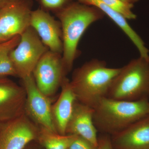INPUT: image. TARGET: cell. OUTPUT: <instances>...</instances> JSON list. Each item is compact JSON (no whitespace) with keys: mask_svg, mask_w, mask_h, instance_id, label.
<instances>
[{"mask_svg":"<svg viewBox=\"0 0 149 149\" xmlns=\"http://www.w3.org/2000/svg\"><path fill=\"white\" fill-rule=\"evenodd\" d=\"M16 1L17 0H0V9Z\"/></svg>","mask_w":149,"mask_h":149,"instance_id":"obj_22","label":"cell"},{"mask_svg":"<svg viewBox=\"0 0 149 149\" xmlns=\"http://www.w3.org/2000/svg\"><path fill=\"white\" fill-rule=\"evenodd\" d=\"M32 75L40 91L47 97L52 96L66 77L62 55L47 51L40 59Z\"/></svg>","mask_w":149,"mask_h":149,"instance_id":"obj_6","label":"cell"},{"mask_svg":"<svg viewBox=\"0 0 149 149\" xmlns=\"http://www.w3.org/2000/svg\"><path fill=\"white\" fill-rule=\"evenodd\" d=\"M26 93L6 77H0V123L17 118L25 113Z\"/></svg>","mask_w":149,"mask_h":149,"instance_id":"obj_10","label":"cell"},{"mask_svg":"<svg viewBox=\"0 0 149 149\" xmlns=\"http://www.w3.org/2000/svg\"><path fill=\"white\" fill-rule=\"evenodd\" d=\"M30 26L37 33L49 50L62 55L63 50L62 33L59 21L42 9L32 10Z\"/></svg>","mask_w":149,"mask_h":149,"instance_id":"obj_11","label":"cell"},{"mask_svg":"<svg viewBox=\"0 0 149 149\" xmlns=\"http://www.w3.org/2000/svg\"><path fill=\"white\" fill-rule=\"evenodd\" d=\"M74 1L75 0H40L44 8L56 13Z\"/></svg>","mask_w":149,"mask_h":149,"instance_id":"obj_19","label":"cell"},{"mask_svg":"<svg viewBox=\"0 0 149 149\" xmlns=\"http://www.w3.org/2000/svg\"><path fill=\"white\" fill-rule=\"evenodd\" d=\"M108 6L119 14L127 20L136 19L137 15L132 11L134 5L122 0H102Z\"/></svg>","mask_w":149,"mask_h":149,"instance_id":"obj_18","label":"cell"},{"mask_svg":"<svg viewBox=\"0 0 149 149\" xmlns=\"http://www.w3.org/2000/svg\"><path fill=\"white\" fill-rule=\"evenodd\" d=\"M20 39V36H17L0 43V77L17 76L10 55L12 50L18 45Z\"/></svg>","mask_w":149,"mask_h":149,"instance_id":"obj_17","label":"cell"},{"mask_svg":"<svg viewBox=\"0 0 149 149\" xmlns=\"http://www.w3.org/2000/svg\"><path fill=\"white\" fill-rule=\"evenodd\" d=\"M48 50L35 30L28 27L10 55L17 76L23 79L32 75L40 59Z\"/></svg>","mask_w":149,"mask_h":149,"instance_id":"obj_5","label":"cell"},{"mask_svg":"<svg viewBox=\"0 0 149 149\" xmlns=\"http://www.w3.org/2000/svg\"><path fill=\"white\" fill-rule=\"evenodd\" d=\"M112 136L114 149H149V115Z\"/></svg>","mask_w":149,"mask_h":149,"instance_id":"obj_13","label":"cell"},{"mask_svg":"<svg viewBox=\"0 0 149 149\" xmlns=\"http://www.w3.org/2000/svg\"><path fill=\"white\" fill-rule=\"evenodd\" d=\"M120 70L108 67L105 62L98 59L87 62L75 69L70 83L77 100L94 108L107 97Z\"/></svg>","mask_w":149,"mask_h":149,"instance_id":"obj_2","label":"cell"},{"mask_svg":"<svg viewBox=\"0 0 149 149\" xmlns=\"http://www.w3.org/2000/svg\"><path fill=\"white\" fill-rule=\"evenodd\" d=\"M97 148L86 139L77 136L68 149H97Z\"/></svg>","mask_w":149,"mask_h":149,"instance_id":"obj_20","label":"cell"},{"mask_svg":"<svg viewBox=\"0 0 149 149\" xmlns=\"http://www.w3.org/2000/svg\"><path fill=\"white\" fill-rule=\"evenodd\" d=\"M97 130L114 135L149 115V100L136 101L102 98L94 108Z\"/></svg>","mask_w":149,"mask_h":149,"instance_id":"obj_3","label":"cell"},{"mask_svg":"<svg viewBox=\"0 0 149 149\" xmlns=\"http://www.w3.org/2000/svg\"><path fill=\"white\" fill-rule=\"evenodd\" d=\"M78 2L93 6L102 11L112 21L116 24L128 37L138 49L140 56L149 59V50L145 43L137 32L128 24L127 19L119 14L110 8L102 0H75Z\"/></svg>","mask_w":149,"mask_h":149,"instance_id":"obj_15","label":"cell"},{"mask_svg":"<svg viewBox=\"0 0 149 149\" xmlns=\"http://www.w3.org/2000/svg\"><path fill=\"white\" fill-rule=\"evenodd\" d=\"M97 149H114L111 140L107 136H104L98 139V145Z\"/></svg>","mask_w":149,"mask_h":149,"instance_id":"obj_21","label":"cell"},{"mask_svg":"<svg viewBox=\"0 0 149 149\" xmlns=\"http://www.w3.org/2000/svg\"><path fill=\"white\" fill-rule=\"evenodd\" d=\"M123 1L125 2V3H127L133 5L136 3L138 2L140 0H122Z\"/></svg>","mask_w":149,"mask_h":149,"instance_id":"obj_23","label":"cell"},{"mask_svg":"<svg viewBox=\"0 0 149 149\" xmlns=\"http://www.w3.org/2000/svg\"><path fill=\"white\" fill-rule=\"evenodd\" d=\"M93 108L77 101L74 104L71 118L68 123L66 134L80 136L97 148V130L93 120Z\"/></svg>","mask_w":149,"mask_h":149,"instance_id":"obj_12","label":"cell"},{"mask_svg":"<svg viewBox=\"0 0 149 149\" xmlns=\"http://www.w3.org/2000/svg\"><path fill=\"white\" fill-rule=\"evenodd\" d=\"M32 11L27 0H17L0 9V43L20 36L30 27Z\"/></svg>","mask_w":149,"mask_h":149,"instance_id":"obj_8","label":"cell"},{"mask_svg":"<svg viewBox=\"0 0 149 149\" xmlns=\"http://www.w3.org/2000/svg\"><path fill=\"white\" fill-rule=\"evenodd\" d=\"M61 91L56 102L52 106L54 123L58 134L66 135L68 123L71 118L77 98L72 90L70 80L66 77L62 83Z\"/></svg>","mask_w":149,"mask_h":149,"instance_id":"obj_14","label":"cell"},{"mask_svg":"<svg viewBox=\"0 0 149 149\" xmlns=\"http://www.w3.org/2000/svg\"><path fill=\"white\" fill-rule=\"evenodd\" d=\"M38 128L25 114L0 123V149H23L38 136Z\"/></svg>","mask_w":149,"mask_h":149,"instance_id":"obj_9","label":"cell"},{"mask_svg":"<svg viewBox=\"0 0 149 149\" xmlns=\"http://www.w3.org/2000/svg\"><path fill=\"white\" fill-rule=\"evenodd\" d=\"M22 80L26 93L25 114L40 127L58 133L54 123L49 97L37 88L32 74Z\"/></svg>","mask_w":149,"mask_h":149,"instance_id":"obj_7","label":"cell"},{"mask_svg":"<svg viewBox=\"0 0 149 149\" xmlns=\"http://www.w3.org/2000/svg\"><path fill=\"white\" fill-rule=\"evenodd\" d=\"M106 97L128 101L149 100V61L140 56L121 68Z\"/></svg>","mask_w":149,"mask_h":149,"instance_id":"obj_4","label":"cell"},{"mask_svg":"<svg viewBox=\"0 0 149 149\" xmlns=\"http://www.w3.org/2000/svg\"><path fill=\"white\" fill-rule=\"evenodd\" d=\"M38 136L46 149H68L77 136L74 135H60L42 127H40Z\"/></svg>","mask_w":149,"mask_h":149,"instance_id":"obj_16","label":"cell"},{"mask_svg":"<svg viewBox=\"0 0 149 149\" xmlns=\"http://www.w3.org/2000/svg\"><path fill=\"white\" fill-rule=\"evenodd\" d=\"M61 25L63 44L62 58L66 74L72 69L78 53L77 47L88 27L102 19L105 14L100 9L74 1L56 13Z\"/></svg>","mask_w":149,"mask_h":149,"instance_id":"obj_1","label":"cell"}]
</instances>
